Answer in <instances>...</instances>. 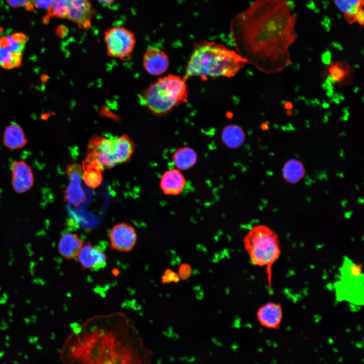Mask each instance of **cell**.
<instances>
[{"label": "cell", "instance_id": "cell-27", "mask_svg": "<svg viewBox=\"0 0 364 364\" xmlns=\"http://www.w3.org/2000/svg\"><path fill=\"white\" fill-rule=\"evenodd\" d=\"M53 0H29L31 8L35 7L36 8L49 10Z\"/></svg>", "mask_w": 364, "mask_h": 364}, {"label": "cell", "instance_id": "cell-24", "mask_svg": "<svg viewBox=\"0 0 364 364\" xmlns=\"http://www.w3.org/2000/svg\"><path fill=\"white\" fill-rule=\"evenodd\" d=\"M222 138L228 146L236 148L243 143L245 134L240 126L237 125H230L224 128L222 132Z\"/></svg>", "mask_w": 364, "mask_h": 364}, {"label": "cell", "instance_id": "cell-10", "mask_svg": "<svg viewBox=\"0 0 364 364\" xmlns=\"http://www.w3.org/2000/svg\"><path fill=\"white\" fill-rule=\"evenodd\" d=\"M111 247L118 252L131 251L136 244L137 235L134 228L126 222L114 225L109 233Z\"/></svg>", "mask_w": 364, "mask_h": 364}, {"label": "cell", "instance_id": "cell-20", "mask_svg": "<svg viewBox=\"0 0 364 364\" xmlns=\"http://www.w3.org/2000/svg\"><path fill=\"white\" fill-rule=\"evenodd\" d=\"M337 8L343 14L345 20L352 24L356 22L358 12L363 10V0H334Z\"/></svg>", "mask_w": 364, "mask_h": 364}, {"label": "cell", "instance_id": "cell-4", "mask_svg": "<svg viewBox=\"0 0 364 364\" xmlns=\"http://www.w3.org/2000/svg\"><path fill=\"white\" fill-rule=\"evenodd\" d=\"M140 101L151 113L158 116L166 115L188 99L186 81L174 74L159 78L140 94Z\"/></svg>", "mask_w": 364, "mask_h": 364}, {"label": "cell", "instance_id": "cell-18", "mask_svg": "<svg viewBox=\"0 0 364 364\" xmlns=\"http://www.w3.org/2000/svg\"><path fill=\"white\" fill-rule=\"evenodd\" d=\"M27 140L22 128L16 123H12L5 130L3 143L5 147L11 150L19 149L24 147Z\"/></svg>", "mask_w": 364, "mask_h": 364}, {"label": "cell", "instance_id": "cell-16", "mask_svg": "<svg viewBox=\"0 0 364 364\" xmlns=\"http://www.w3.org/2000/svg\"><path fill=\"white\" fill-rule=\"evenodd\" d=\"M186 180L179 170L172 169L165 171L162 175L160 188L166 195H176L184 189Z\"/></svg>", "mask_w": 364, "mask_h": 364}, {"label": "cell", "instance_id": "cell-12", "mask_svg": "<svg viewBox=\"0 0 364 364\" xmlns=\"http://www.w3.org/2000/svg\"><path fill=\"white\" fill-rule=\"evenodd\" d=\"M12 184L18 193L29 190L34 183L33 174L30 166L23 160H15L11 165Z\"/></svg>", "mask_w": 364, "mask_h": 364}, {"label": "cell", "instance_id": "cell-21", "mask_svg": "<svg viewBox=\"0 0 364 364\" xmlns=\"http://www.w3.org/2000/svg\"><path fill=\"white\" fill-rule=\"evenodd\" d=\"M28 37L22 33L0 35V47L9 49L13 53L22 55Z\"/></svg>", "mask_w": 364, "mask_h": 364}, {"label": "cell", "instance_id": "cell-5", "mask_svg": "<svg viewBox=\"0 0 364 364\" xmlns=\"http://www.w3.org/2000/svg\"><path fill=\"white\" fill-rule=\"evenodd\" d=\"M243 244L251 262L254 265L266 267L270 287L272 267L282 252L279 235L266 225H256L246 234Z\"/></svg>", "mask_w": 364, "mask_h": 364}, {"label": "cell", "instance_id": "cell-34", "mask_svg": "<svg viewBox=\"0 0 364 364\" xmlns=\"http://www.w3.org/2000/svg\"><path fill=\"white\" fill-rule=\"evenodd\" d=\"M22 364H29V363H22Z\"/></svg>", "mask_w": 364, "mask_h": 364}, {"label": "cell", "instance_id": "cell-9", "mask_svg": "<svg viewBox=\"0 0 364 364\" xmlns=\"http://www.w3.org/2000/svg\"><path fill=\"white\" fill-rule=\"evenodd\" d=\"M69 184L64 191L65 200L74 207H78L86 198V193L81 183L82 179V169L80 165L73 163L66 167Z\"/></svg>", "mask_w": 364, "mask_h": 364}, {"label": "cell", "instance_id": "cell-7", "mask_svg": "<svg viewBox=\"0 0 364 364\" xmlns=\"http://www.w3.org/2000/svg\"><path fill=\"white\" fill-rule=\"evenodd\" d=\"M95 12L88 0H67L63 19L76 24L81 29H88L92 24Z\"/></svg>", "mask_w": 364, "mask_h": 364}, {"label": "cell", "instance_id": "cell-25", "mask_svg": "<svg viewBox=\"0 0 364 364\" xmlns=\"http://www.w3.org/2000/svg\"><path fill=\"white\" fill-rule=\"evenodd\" d=\"M329 77L334 84H342L350 78L351 69L345 62H336L331 63L328 67Z\"/></svg>", "mask_w": 364, "mask_h": 364}, {"label": "cell", "instance_id": "cell-13", "mask_svg": "<svg viewBox=\"0 0 364 364\" xmlns=\"http://www.w3.org/2000/svg\"><path fill=\"white\" fill-rule=\"evenodd\" d=\"M256 317L263 327L271 330L278 329L283 318L282 306L277 302H266L258 308Z\"/></svg>", "mask_w": 364, "mask_h": 364}, {"label": "cell", "instance_id": "cell-14", "mask_svg": "<svg viewBox=\"0 0 364 364\" xmlns=\"http://www.w3.org/2000/svg\"><path fill=\"white\" fill-rule=\"evenodd\" d=\"M143 64L147 73L153 75H159L167 69L169 59L164 52L159 49L152 48L145 53Z\"/></svg>", "mask_w": 364, "mask_h": 364}, {"label": "cell", "instance_id": "cell-31", "mask_svg": "<svg viewBox=\"0 0 364 364\" xmlns=\"http://www.w3.org/2000/svg\"><path fill=\"white\" fill-rule=\"evenodd\" d=\"M99 2L102 4H104L106 6H110L113 4L115 0H97Z\"/></svg>", "mask_w": 364, "mask_h": 364}, {"label": "cell", "instance_id": "cell-3", "mask_svg": "<svg viewBox=\"0 0 364 364\" xmlns=\"http://www.w3.org/2000/svg\"><path fill=\"white\" fill-rule=\"evenodd\" d=\"M248 63L239 53L214 42H201L196 45L187 63L183 77L202 80L209 77L235 76Z\"/></svg>", "mask_w": 364, "mask_h": 364}, {"label": "cell", "instance_id": "cell-29", "mask_svg": "<svg viewBox=\"0 0 364 364\" xmlns=\"http://www.w3.org/2000/svg\"><path fill=\"white\" fill-rule=\"evenodd\" d=\"M356 22H357L360 26H362L364 23V12L363 10H361L356 17Z\"/></svg>", "mask_w": 364, "mask_h": 364}, {"label": "cell", "instance_id": "cell-19", "mask_svg": "<svg viewBox=\"0 0 364 364\" xmlns=\"http://www.w3.org/2000/svg\"><path fill=\"white\" fill-rule=\"evenodd\" d=\"M82 178L86 186L91 189L99 187L102 182V168L94 162L84 158L82 162Z\"/></svg>", "mask_w": 364, "mask_h": 364}, {"label": "cell", "instance_id": "cell-28", "mask_svg": "<svg viewBox=\"0 0 364 364\" xmlns=\"http://www.w3.org/2000/svg\"><path fill=\"white\" fill-rule=\"evenodd\" d=\"M8 4L12 7L18 8L27 7L30 5L29 0H6Z\"/></svg>", "mask_w": 364, "mask_h": 364}, {"label": "cell", "instance_id": "cell-1", "mask_svg": "<svg viewBox=\"0 0 364 364\" xmlns=\"http://www.w3.org/2000/svg\"><path fill=\"white\" fill-rule=\"evenodd\" d=\"M297 21L292 0H255L232 24L238 53L261 72L282 71L291 63Z\"/></svg>", "mask_w": 364, "mask_h": 364}, {"label": "cell", "instance_id": "cell-6", "mask_svg": "<svg viewBox=\"0 0 364 364\" xmlns=\"http://www.w3.org/2000/svg\"><path fill=\"white\" fill-rule=\"evenodd\" d=\"M104 40L109 57L124 61L131 58L136 39L130 30L123 26L111 27L105 32Z\"/></svg>", "mask_w": 364, "mask_h": 364}, {"label": "cell", "instance_id": "cell-26", "mask_svg": "<svg viewBox=\"0 0 364 364\" xmlns=\"http://www.w3.org/2000/svg\"><path fill=\"white\" fill-rule=\"evenodd\" d=\"M22 55L13 53L6 47H0V66L5 69H12L19 66Z\"/></svg>", "mask_w": 364, "mask_h": 364}, {"label": "cell", "instance_id": "cell-33", "mask_svg": "<svg viewBox=\"0 0 364 364\" xmlns=\"http://www.w3.org/2000/svg\"><path fill=\"white\" fill-rule=\"evenodd\" d=\"M268 124L266 122L263 123L262 125V129L263 130H267L268 128Z\"/></svg>", "mask_w": 364, "mask_h": 364}, {"label": "cell", "instance_id": "cell-30", "mask_svg": "<svg viewBox=\"0 0 364 364\" xmlns=\"http://www.w3.org/2000/svg\"><path fill=\"white\" fill-rule=\"evenodd\" d=\"M331 53L327 52L325 53L323 55V61L326 64H329L331 62Z\"/></svg>", "mask_w": 364, "mask_h": 364}, {"label": "cell", "instance_id": "cell-22", "mask_svg": "<svg viewBox=\"0 0 364 364\" xmlns=\"http://www.w3.org/2000/svg\"><path fill=\"white\" fill-rule=\"evenodd\" d=\"M175 166L179 169H187L193 166L197 159L196 152L189 147L178 149L172 157Z\"/></svg>", "mask_w": 364, "mask_h": 364}, {"label": "cell", "instance_id": "cell-17", "mask_svg": "<svg viewBox=\"0 0 364 364\" xmlns=\"http://www.w3.org/2000/svg\"><path fill=\"white\" fill-rule=\"evenodd\" d=\"M83 243L76 234L67 233L61 237L58 243V250L60 254L67 259H76Z\"/></svg>", "mask_w": 364, "mask_h": 364}, {"label": "cell", "instance_id": "cell-23", "mask_svg": "<svg viewBox=\"0 0 364 364\" xmlns=\"http://www.w3.org/2000/svg\"><path fill=\"white\" fill-rule=\"evenodd\" d=\"M305 174V168L302 163L298 160L292 159L284 165L283 175L284 179L290 183L299 181Z\"/></svg>", "mask_w": 364, "mask_h": 364}, {"label": "cell", "instance_id": "cell-15", "mask_svg": "<svg viewBox=\"0 0 364 364\" xmlns=\"http://www.w3.org/2000/svg\"><path fill=\"white\" fill-rule=\"evenodd\" d=\"M112 153L116 164L129 161L134 151L135 144L127 134L111 139Z\"/></svg>", "mask_w": 364, "mask_h": 364}, {"label": "cell", "instance_id": "cell-32", "mask_svg": "<svg viewBox=\"0 0 364 364\" xmlns=\"http://www.w3.org/2000/svg\"><path fill=\"white\" fill-rule=\"evenodd\" d=\"M284 108L287 110H291L293 108V104L290 101L286 102L284 104Z\"/></svg>", "mask_w": 364, "mask_h": 364}, {"label": "cell", "instance_id": "cell-2", "mask_svg": "<svg viewBox=\"0 0 364 364\" xmlns=\"http://www.w3.org/2000/svg\"><path fill=\"white\" fill-rule=\"evenodd\" d=\"M63 364H151L150 352L126 316H95L72 328L60 352Z\"/></svg>", "mask_w": 364, "mask_h": 364}, {"label": "cell", "instance_id": "cell-8", "mask_svg": "<svg viewBox=\"0 0 364 364\" xmlns=\"http://www.w3.org/2000/svg\"><path fill=\"white\" fill-rule=\"evenodd\" d=\"M86 156L97 162L103 170L117 165L113 156L111 139L105 136L94 135L89 139Z\"/></svg>", "mask_w": 364, "mask_h": 364}, {"label": "cell", "instance_id": "cell-11", "mask_svg": "<svg viewBox=\"0 0 364 364\" xmlns=\"http://www.w3.org/2000/svg\"><path fill=\"white\" fill-rule=\"evenodd\" d=\"M76 259L84 269L99 270L107 265V257L105 252L89 242L83 244Z\"/></svg>", "mask_w": 364, "mask_h": 364}]
</instances>
